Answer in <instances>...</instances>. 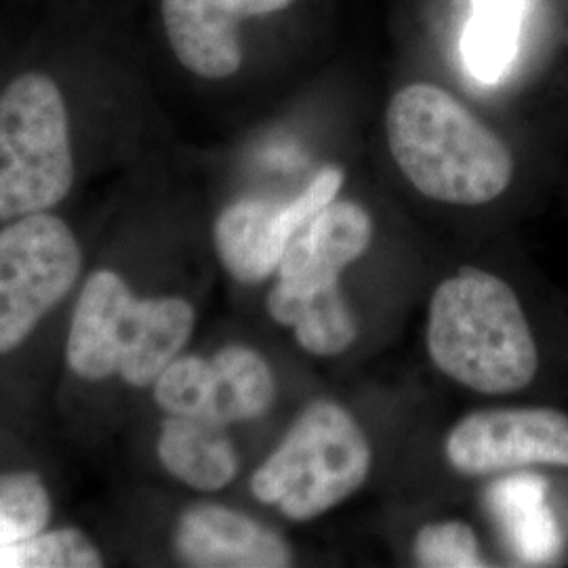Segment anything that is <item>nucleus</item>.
<instances>
[{"label": "nucleus", "instance_id": "nucleus-2", "mask_svg": "<svg viewBox=\"0 0 568 568\" xmlns=\"http://www.w3.org/2000/svg\"><path fill=\"white\" fill-rule=\"evenodd\" d=\"M427 352L438 371L480 394L520 392L539 371L537 344L514 288L478 267L459 270L434 291Z\"/></svg>", "mask_w": 568, "mask_h": 568}, {"label": "nucleus", "instance_id": "nucleus-17", "mask_svg": "<svg viewBox=\"0 0 568 568\" xmlns=\"http://www.w3.org/2000/svg\"><path fill=\"white\" fill-rule=\"evenodd\" d=\"M495 504L511 535L528 558H546L556 546V532L544 506L537 480L504 483L495 490Z\"/></svg>", "mask_w": 568, "mask_h": 568}, {"label": "nucleus", "instance_id": "nucleus-1", "mask_svg": "<svg viewBox=\"0 0 568 568\" xmlns=\"http://www.w3.org/2000/svg\"><path fill=\"white\" fill-rule=\"evenodd\" d=\"M386 133L403 175L432 201L490 203L514 178L508 145L440 87L400 89L387 103Z\"/></svg>", "mask_w": 568, "mask_h": 568}, {"label": "nucleus", "instance_id": "nucleus-19", "mask_svg": "<svg viewBox=\"0 0 568 568\" xmlns=\"http://www.w3.org/2000/svg\"><path fill=\"white\" fill-rule=\"evenodd\" d=\"M154 400L166 415L209 417L213 365L203 356H178L152 384Z\"/></svg>", "mask_w": 568, "mask_h": 568}, {"label": "nucleus", "instance_id": "nucleus-15", "mask_svg": "<svg viewBox=\"0 0 568 568\" xmlns=\"http://www.w3.org/2000/svg\"><path fill=\"white\" fill-rule=\"evenodd\" d=\"M527 0H471L462 37L467 74L480 84H497L518 55Z\"/></svg>", "mask_w": 568, "mask_h": 568}, {"label": "nucleus", "instance_id": "nucleus-6", "mask_svg": "<svg viewBox=\"0 0 568 568\" xmlns=\"http://www.w3.org/2000/svg\"><path fill=\"white\" fill-rule=\"evenodd\" d=\"M81 270V244L58 215L37 213L0 227V356L32 335Z\"/></svg>", "mask_w": 568, "mask_h": 568}, {"label": "nucleus", "instance_id": "nucleus-12", "mask_svg": "<svg viewBox=\"0 0 568 568\" xmlns=\"http://www.w3.org/2000/svg\"><path fill=\"white\" fill-rule=\"evenodd\" d=\"M156 450L175 480L203 493L227 487L241 469L227 426L206 417L166 415Z\"/></svg>", "mask_w": 568, "mask_h": 568}, {"label": "nucleus", "instance_id": "nucleus-13", "mask_svg": "<svg viewBox=\"0 0 568 568\" xmlns=\"http://www.w3.org/2000/svg\"><path fill=\"white\" fill-rule=\"evenodd\" d=\"M267 312L278 325L291 326L297 344L312 356H339L358 339V321L345 302L342 283L302 297L272 291Z\"/></svg>", "mask_w": 568, "mask_h": 568}, {"label": "nucleus", "instance_id": "nucleus-8", "mask_svg": "<svg viewBox=\"0 0 568 568\" xmlns=\"http://www.w3.org/2000/svg\"><path fill=\"white\" fill-rule=\"evenodd\" d=\"M291 4L293 0H163L161 11L166 39L183 68L220 81L243 65L239 26Z\"/></svg>", "mask_w": 568, "mask_h": 568}, {"label": "nucleus", "instance_id": "nucleus-7", "mask_svg": "<svg viewBox=\"0 0 568 568\" xmlns=\"http://www.w3.org/2000/svg\"><path fill=\"white\" fill-rule=\"evenodd\" d=\"M448 464L466 476H493L518 467H568V415L546 408H485L448 432Z\"/></svg>", "mask_w": 568, "mask_h": 568}, {"label": "nucleus", "instance_id": "nucleus-3", "mask_svg": "<svg viewBox=\"0 0 568 568\" xmlns=\"http://www.w3.org/2000/svg\"><path fill=\"white\" fill-rule=\"evenodd\" d=\"M194 305L183 297L131 293L119 272L98 270L82 286L65 342L70 371L84 382L121 375L133 387H150L190 342Z\"/></svg>", "mask_w": 568, "mask_h": 568}, {"label": "nucleus", "instance_id": "nucleus-20", "mask_svg": "<svg viewBox=\"0 0 568 568\" xmlns=\"http://www.w3.org/2000/svg\"><path fill=\"white\" fill-rule=\"evenodd\" d=\"M415 560L419 567H487L480 556L474 528L462 520L432 523L417 532Z\"/></svg>", "mask_w": 568, "mask_h": 568}, {"label": "nucleus", "instance_id": "nucleus-9", "mask_svg": "<svg viewBox=\"0 0 568 568\" xmlns=\"http://www.w3.org/2000/svg\"><path fill=\"white\" fill-rule=\"evenodd\" d=\"M371 243L373 220L365 206L333 201L288 241L272 291L302 297L339 284L344 270L356 264Z\"/></svg>", "mask_w": 568, "mask_h": 568}, {"label": "nucleus", "instance_id": "nucleus-16", "mask_svg": "<svg viewBox=\"0 0 568 568\" xmlns=\"http://www.w3.org/2000/svg\"><path fill=\"white\" fill-rule=\"evenodd\" d=\"M102 551L79 528H44L41 532L0 546V568H98Z\"/></svg>", "mask_w": 568, "mask_h": 568}, {"label": "nucleus", "instance_id": "nucleus-21", "mask_svg": "<svg viewBox=\"0 0 568 568\" xmlns=\"http://www.w3.org/2000/svg\"><path fill=\"white\" fill-rule=\"evenodd\" d=\"M344 185V171L339 166H325L307 183L304 192L283 204V225L286 234L293 239L300 230H304L325 206L333 203Z\"/></svg>", "mask_w": 568, "mask_h": 568}, {"label": "nucleus", "instance_id": "nucleus-5", "mask_svg": "<svg viewBox=\"0 0 568 568\" xmlns=\"http://www.w3.org/2000/svg\"><path fill=\"white\" fill-rule=\"evenodd\" d=\"M74 185L70 119L60 87L26 72L0 93V224L49 213Z\"/></svg>", "mask_w": 568, "mask_h": 568}, {"label": "nucleus", "instance_id": "nucleus-14", "mask_svg": "<svg viewBox=\"0 0 568 568\" xmlns=\"http://www.w3.org/2000/svg\"><path fill=\"white\" fill-rule=\"evenodd\" d=\"M209 417L232 426L264 417L276 400V377L264 356L246 345H225L213 358Z\"/></svg>", "mask_w": 568, "mask_h": 568}, {"label": "nucleus", "instance_id": "nucleus-11", "mask_svg": "<svg viewBox=\"0 0 568 568\" xmlns=\"http://www.w3.org/2000/svg\"><path fill=\"white\" fill-rule=\"evenodd\" d=\"M288 241L283 204L265 199H243L225 206L213 227L220 262L243 284L264 283L278 272Z\"/></svg>", "mask_w": 568, "mask_h": 568}, {"label": "nucleus", "instance_id": "nucleus-4", "mask_svg": "<svg viewBox=\"0 0 568 568\" xmlns=\"http://www.w3.org/2000/svg\"><path fill=\"white\" fill-rule=\"evenodd\" d=\"M373 464L363 427L331 400L305 406L283 443L251 476V493L293 523H310L344 504Z\"/></svg>", "mask_w": 568, "mask_h": 568}, {"label": "nucleus", "instance_id": "nucleus-10", "mask_svg": "<svg viewBox=\"0 0 568 568\" xmlns=\"http://www.w3.org/2000/svg\"><path fill=\"white\" fill-rule=\"evenodd\" d=\"M183 565L199 568H284L293 551L283 535L253 516L222 504L185 508L175 528Z\"/></svg>", "mask_w": 568, "mask_h": 568}, {"label": "nucleus", "instance_id": "nucleus-18", "mask_svg": "<svg viewBox=\"0 0 568 568\" xmlns=\"http://www.w3.org/2000/svg\"><path fill=\"white\" fill-rule=\"evenodd\" d=\"M51 523V497L37 471L0 474V546L28 539Z\"/></svg>", "mask_w": 568, "mask_h": 568}]
</instances>
